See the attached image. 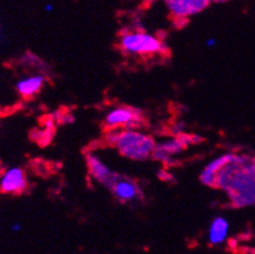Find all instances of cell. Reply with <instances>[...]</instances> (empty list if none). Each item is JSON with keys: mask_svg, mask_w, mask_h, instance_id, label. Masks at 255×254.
<instances>
[{"mask_svg": "<svg viewBox=\"0 0 255 254\" xmlns=\"http://www.w3.org/2000/svg\"><path fill=\"white\" fill-rule=\"evenodd\" d=\"M217 188L228 194L236 207L255 204V159L234 155L218 172Z\"/></svg>", "mask_w": 255, "mask_h": 254, "instance_id": "obj_1", "label": "cell"}, {"mask_svg": "<svg viewBox=\"0 0 255 254\" xmlns=\"http://www.w3.org/2000/svg\"><path fill=\"white\" fill-rule=\"evenodd\" d=\"M109 141L116 147L120 154L132 160H144L152 157L157 144L152 136L133 128L114 129L109 134Z\"/></svg>", "mask_w": 255, "mask_h": 254, "instance_id": "obj_2", "label": "cell"}, {"mask_svg": "<svg viewBox=\"0 0 255 254\" xmlns=\"http://www.w3.org/2000/svg\"><path fill=\"white\" fill-rule=\"evenodd\" d=\"M122 50L132 54H154L162 52L163 45L160 40L144 32L126 33L121 38Z\"/></svg>", "mask_w": 255, "mask_h": 254, "instance_id": "obj_3", "label": "cell"}, {"mask_svg": "<svg viewBox=\"0 0 255 254\" xmlns=\"http://www.w3.org/2000/svg\"><path fill=\"white\" fill-rule=\"evenodd\" d=\"M109 190L122 204L138 203L143 199V191L138 183L121 174H116Z\"/></svg>", "mask_w": 255, "mask_h": 254, "instance_id": "obj_4", "label": "cell"}, {"mask_svg": "<svg viewBox=\"0 0 255 254\" xmlns=\"http://www.w3.org/2000/svg\"><path fill=\"white\" fill-rule=\"evenodd\" d=\"M201 139V137L191 136V134H179L175 138L155 144L152 157L154 159L160 160V162H166L168 159H170L171 155L183 152L190 144L200 142Z\"/></svg>", "mask_w": 255, "mask_h": 254, "instance_id": "obj_5", "label": "cell"}, {"mask_svg": "<svg viewBox=\"0 0 255 254\" xmlns=\"http://www.w3.org/2000/svg\"><path fill=\"white\" fill-rule=\"evenodd\" d=\"M143 123V115L139 110L128 106L117 108L108 114L105 119L106 126L117 128L124 126L125 128H134Z\"/></svg>", "mask_w": 255, "mask_h": 254, "instance_id": "obj_6", "label": "cell"}, {"mask_svg": "<svg viewBox=\"0 0 255 254\" xmlns=\"http://www.w3.org/2000/svg\"><path fill=\"white\" fill-rule=\"evenodd\" d=\"M209 4V0H166L169 11L178 20H186L192 15L204 11Z\"/></svg>", "mask_w": 255, "mask_h": 254, "instance_id": "obj_7", "label": "cell"}, {"mask_svg": "<svg viewBox=\"0 0 255 254\" xmlns=\"http://www.w3.org/2000/svg\"><path fill=\"white\" fill-rule=\"evenodd\" d=\"M27 189V178L20 167L4 170L0 179V191L4 194H21Z\"/></svg>", "mask_w": 255, "mask_h": 254, "instance_id": "obj_8", "label": "cell"}, {"mask_svg": "<svg viewBox=\"0 0 255 254\" xmlns=\"http://www.w3.org/2000/svg\"><path fill=\"white\" fill-rule=\"evenodd\" d=\"M87 165L94 180H96L99 184L105 186L106 189L110 188L117 173L113 172L108 165L104 164L93 153H88L87 154Z\"/></svg>", "mask_w": 255, "mask_h": 254, "instance_id": "obj_9", "label": "cell"}, {"mask_svg": "<svg viewBox=\"0 0 255 254\" xmlns=\"http://www.w3.org/2000/svg\"><path fill=\"white\" fill-rule=\"evenodd\" d=\"M234 155L232 153H227V154H223L221 157L216 158L215 160L210 163L206 168L204 169V172L200 175V180L204 185L206 186H212V188H217V174L226 164L231 162L233 159Z\"/></svg>", "mask_w": 255, "mask_h": 254, "instance_id": "obj_10", "label": "cell"}, {"mask_svg": "<svg viewBox=\"0 0 255 254\" xmlns=\"http://www.w3.org/2000/svg\"><path fill=\"white\" fill-rule=\"evenodd\" d=\"M43 84H45V77L41 74H35L19 80L16 84V90L22 98H31L42 89Z\"/></svg>", "mask_w": 255, "mask_h": 254, "instance_id": "obj_11", "label": "cell"}, {"mask_svg": "<svg viewBox=\"0 0 255 254\" xmlns=\"http://www.w3.org/2000/svg\"><path fill=\"white\" fill-rule=\"evenodd\" d=\"M228 230H230V225H228L227 220L223 217H217L212 221L209 231V241L211 245H221L225 242L227 238Z\"/></svg>", "mask_w": 255, "mask_h": 254, "instance_id": "obj_12", "label": "cell"}, {"mask_svg": "<svg viewBox=\"0 0 255 254\" xmlns=\"http://www.w3.org/2000/svg\"><path fill=\"white\" fill-rule=\"evenodd\" d=\"M210 2H225L227 1V0H209Z\"/></svg>", "mask_w": 255, "mask_h": 254, "instance_id": "obj_13", "label": "cell"}, {"mask_svg": "<svg viewBox=\"0 0 255 254\" xmlns=\"http://www.w3.org/2000/svg\"><path fill=\"white\" fill-rule=\"evenodd\" d=\"M12 230L19 231L20 230V225H14V226H12Z\"/></svg>", "mask_w": 255, "mask_h": 254, "instance_id": "obj_14", "label": "cell"}, {"mask_svg": "<svg viewBox=\"0 0 255 254\" xmlns=\"http://www.w3.org/2000/svg\"><path fill=\"white\" fill-rule=\"evenodd\" d=\"M46 9L48 10V11H49V10H52V5H47V6H46Z\"/></svg>", "mask_w": 255, "mask_h": 254, "instance_id": "obj_15", "label": "cell"}, {"mask_svg": "<svg viewBox=\"0 0 255 254\" xmlns=\"http://www.w3.org/2000/svg\"><path fill=\"white\" fill-rule=\"evenodd\" d=\"M2 173H4V172H2V170L0 169V179H1V175H2Z\"/></svg>", "mask_w": 255, "mask_h": 254, "instance_id": "obj_16", "label": "cell"}, {"mask_svg": "<svg viewBox=\"0 0 255 254\" xmlns=\"http://www.w3.org/2000/svg\"><path fill=\"white\" fill-rule=\"evenodd\" d=\"M0 36H1V28H0Z\"/></svg>", "mask_w": 255, "mask_h": 254, "instance_id": "obj_17", "label": "cell"}]
</instances>
